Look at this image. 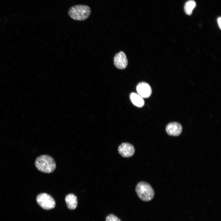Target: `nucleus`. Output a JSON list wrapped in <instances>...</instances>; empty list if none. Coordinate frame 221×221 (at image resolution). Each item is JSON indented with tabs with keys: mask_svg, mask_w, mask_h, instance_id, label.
Listing matches in <instances>:
<instances>
[{
	"mask_svg": "<svg viewBox=\"0 0 221 221\" xmlns=\"http://www.w3.org/2000/svg\"><path fill=\"white\" fill-rule=\"evenodd\" d=\"M36 168L42 173H50L55 170L56 164L54 159L48 155H42L37 157L35 161Z\"/></svg>",
	"mask_w": 221,
	"mask_h": 221,
	"instance_id": "1",
	"label": "nucleus"
},
{
	"mask_svg": "<svg viewBox=\"0 0 221 221\" xmlns=\"http://www.w3.org/2000/svg\"><path fill=\"white\" fill-rule=\"evenodd\" d=\"M91 12V9L85 5H77L71 7L68 14L73 20L78 21H84L87 19Z\"/></svg>",
	"mask_w": 221,
	"mask_h": 221,
	"instance_id": "2",
	"label": "nucleus"
},
{
	"mask_svg": "<svg viewBox=\"0 0 221 221\" xmlns=\"http://www.w3.org/2000/svg\"><path fill=\"white\" fill-rule=\"evenodd\" d=\"M135 191L138 197L143 201H150L154 196V191L152 186L145 181L138 183L136 186Z\"/></svg>",
	"mask_w": 221,
	"mask_h": 221,
	"instance_id": "3",
	"label": "nucleus"
},
{
	"mask_svg": "<svg viewBox=\"0 0 221 221\" xmlns=\"http://www.w3.org/2000/svg\"><path fill=\"white\" fill-rule=\"evenodd\" d=\"M36 201L41 207L46 210L53 209L56 205L54 199L50 195L45 193L38 194L36 197Z\"/></svg>",
	"mask_w": 221,
	"mask_h": 221,
	"instance_id": "4",
	"label": "nucleus"
},
{
	"mask_svg": "<svg viewBox=\"0 0 221 221\" xmlns=\"http://www.w3.org/2000/svg\"><path fill=\"white\" fill-rule=\"evenodd\" d=\"M118 151L122 156L127 158L131 157L134 154L135 149L134 146L131 144L124 142L119 145Z\"/></svg>",
	"mask_w": 221,
	"mask_h": 221,
	"instance_id": "5",
	"label": "nucleus"
},
{
	"mask_svg": "<svg viewBox=\"0 0 221 221\" xmlns=\"http://www.w3.org/2000/svg\"><path fill=\"white\" fill-rule=\"evenodd\" d=\"M114 65L118 69L126 68L128 64V60L125 54L122 51L117 53L114 56Z\"/></svg>",
	"mask_w": 221,
	"mask_h": 221,
	"instance_id": "6",
	"label": "nucleus"
},
{
	"mask_svg": "<svg viewBox=\"0 0 221 221\" xmlns=\"http://www.w3.org/2000/svg\"><path fill=\"white\" fill-rule=\"evenodd\" d=\"M182 127L181 125L177 122H171L167 125L166 127V131L170 136H177L181 133Z\"/></svg>",
	"mask_w": 221,
	"mask_h": 221,
	"instance_id": "7",
	"label": "nucleus"
},
{
	"mask_svg": "<svg viewBox=\"0 0 221 221\" xmlns=\"http://www.w3.org/2000/svg\"><path fill=\"white\" fill-rule=\"evenodd\" d=\"M136 90L138 94L143 98H148L152 93V89L150 85L147 83L141 82L137 86Z\"/></svg>",
	"mask_w": 221,
	"mask_h": 221,
	"instance_id": "8",
	"label": "nucleus"
},
{
	"mask_svg": "<svg viewBox=\"0 0 221 221\" xmlns=\"http://www.w3.org/2000/svg\"><path fill=\"white\" fill-rule=\"evenodd\" d=\"M65 201L68 208L70 210L75 209L77 206L78 200L76 195L70 193L66 196Z\"/></svg>",
	"mask_w": 221,
	"mask_h": 221,
	"instance_id": "9",
	"label": "nucleus"
},
{
	"mask_svg": "<svg viewBox=\"0 0 221 221\" xmlns=\"http://www.w3.org/2000/svg\"><path fill=\"white\" fill-rule=\"evenodd\" d=\"M130 98L132 103L137 107H142L144 105L145 102L143 98L138 94L131 93Z\"/></svg>",
	"mask_w": 221,
	"mask_h": 221,
	"instance_id": "10",
	"label": "nucleus"
},
{
	"mask_svg": "<svg viewBox=\"0 0 221 221\" xmlns=\"http://www.w3.org/2000/svg\"><path fill=\"white\" fill-rule=\"evenodd\" d=\"M196 5L195 2L193 0H190L185 3L184 6V10L187 15H191Z\"/></svg>",
	"mask_w": 221,
	"mask_h": 221,
	"instance_id": "11",
	"label": "nucleus"
},
{
	"mask_svg": "<svg viewBox=\"0 0 221 221\" xmlns=\"http://www.w3.org/2000/svg\"><path fill=\"white\" fill-rule=\"evenodd\" d=\"M106 221H122L119 218L113 214L108 215L106 218Z\"/></svg>",
	"mask_w": 221,
	"mask_h": 221,
	"instance_id": "12",
	"label": "nucleus"
},
{
	"mask_svg": "<svg viewBox=\"0 0 221 221\" xmlns=\"http://www.w3.org/2000/svg\"><path fill=\"white\" fill-rule=\"evenodd\" d=\"M221 17H219L217 19V22L218 24V25L219 26V27L220 29H221Z\"/></svg>",
	"mask_w": 221,
	"mask_h": 221,
	"instance_id": "13",
	"label": "nucleus"
}]
</instances>
